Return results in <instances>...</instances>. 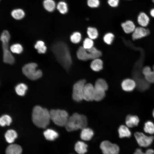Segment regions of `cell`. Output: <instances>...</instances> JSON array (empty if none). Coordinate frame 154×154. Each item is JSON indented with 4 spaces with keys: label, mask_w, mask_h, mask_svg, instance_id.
Listing matches in <instances>:
<instances>
[{
    "label": "cell",
    "mask_w": 154,
    "mask_h": 154,
    "mask_svg": "<svg viewBox=\"0 0 154 154\" xmlns=\"http://www.w3.org/2000/svg\"><path fill=\"white\" fill-rule=\"evenodd\" d=\"M5 137L6 141L8 143H13L17 138V134L16 131L13 129H9L6 132Z\"/></svg>",
    "instance_id": "cb8c5ba5"
},
{
    "label": "cell",
    "mask_w": 154,
    "mask_h": 154,
    "mask_svg": "<svg viewBox=\"0 0 154 154\" xmlns=\"http://www.w3.org/2000/svg\"><path fill=\"white\" fill-rule=\"evenodd\" d=\"M10 38L9 32L5 30L1 35L0 39L2 42L3 61L6 63L12 64L14 63L15 59L9 49V42Z\"/></svg>",
    "instance_id": "277c9868"
},
{
    "label": "cell",
    "mask_w": 154,
    "mask_h": 154,
    "mask_svg": "<svg viewBox=\"0 0 154 154\" xmlns=\"http://www.w3.org/2000/svg\"><path fill=\"white\" fill-rule=\"evenodd\" d=\"M22 148L17 144H11L9 145L6 150V154H21Z\"/></svg>",
    "instance_id": "e0dca14e"
},
{
    "label": "cell",
    "mask_w": 154,
    "mask_h": 154,
    "mask_svg": "<svg viewBox=\"0 0 154 154\" xmlns=\"http://www.w3.org/2000/svg\"><path fill=\"white\" fill-rule=\"evenodd\" d=\"M138 89L140 91H144L148 89L149 87V83L144 78H136L135 81Z\"/></svg>",
    "instance_id": "9a60e30c"
},
{
    "label": "cell",
    "mask_w": 154,
    "mask_h": 154,
    "mask_svg": "<svg viewBox=\"0 0 154 154\" xmlns=\"http://www.w3.org/2000/svg\"><path fill=\"white\" fill-rule=\"evenodd\" d=\"M88 145L84 142L78 141L75 144L74 149L75 151L79 154H84L87 151Z\"/></svg>",
    "instance_id": "7402d4cb"
},
{
    "label": "cell",
    "mask_w": 154,
    "mask_h": 154,
    "mask_svg": "<svg viewBox=\"0 0 154 154\" xmlns=\"http://www.w3.org/2000/svg\"><path fill=\"white\" fill-rule=\"evenodd\" d=\"M121 26L126 33H132L136 27L134 23L130 20H127L121 24Z\"/></svg>",
    "instance_id": "ac0fdd59"
},
{
    "label": "cell",
    "mask_w": 154,
    "mask_h": 154,
    "mask_svg": "<svg viewBox=\"0 0 154 154\" xmlns=\"http://www.w3.org/2000/svg\"><path fill=\"white\" fill-rule=\"evenodd\" d=\"M94 86V100L96 101L102 100L104 98L105 92L108 89V86L106 82L102 78H99L96 80Z\"/></svg>",
    "instance_id": "ba28073f"
},
{
    "label": "cell",
    "mask_w": 154,
    "mask_h": 154,
    "mask_svg": "<svg viewBox=\"0 0 154 154\" xmlns=\"http://www.w3.org/2000/svg\"><path fill=\"white\" fill-rule=\"evenodd\" d=\"M152 1L154 3V0H152Z\"/></svg>",
    "instance_id": "bcb514c9"
},
{
    "label": "cell",
    "mask_w": 154,
    "mask_h": 154,
    "mask_svg": "<svg viewBox=\"0 0 154 154\" xmlns=\"http://www.w3.org/2000/svg\"><path fill=\"white\" fill-rule=\"evenodd\" d=\"M132 38L135 40L145 37L149 34L150 31L148 29L142 27H136L132 33Z\"/></svg>",
    "instance_id": "4fadbf2b"
},
{
    "label": "cell",
    "mask_w": 154,
    "mask_h": 154,
    "mask_svg": "<svg viewBox=\"0 0 154 154\" xmlns=\"http://www.w3.org/2000/svg\"><path fill=\"white\" fill-rule=\"evenodd\" d=\"M35 48L37 50L38 52L40 54L44 53L47 49L44 43L41 40H38L37 42L35 45Z\"/></svg>",
    "instance_id": "83f0119b"
},
{
    "label": "cell",
    "mask_w": 154,
    "mask_h": 154,
    "mask_svg": "<svg viewBox=\"0 0 154 154\" xmlns=\"http://www.w3.org/2000/svg\"><path fill=\"white\" fill-rule=\"evenodd\" d=\"M153 70L154 72V65L153 66Z\"/></svg>",
    "instance_id": "f6af8a7d"
},
{
    "label": "cell",
    "mask_w": 154,
    "mask_h": 154,
    "mask_svg": "<svg viewBox=\"0 0 154 154\" xmlns=\"http://www.w3.org/2000/svg\"><path fill=\"white\" fill-rule=\"evenodd\" d=\"M154 151L151 149H147L145 153L143 152L141 149L139 148L137 149L133 154H153Z\"/></svg>",
    "instance_id": "ab89813d"
},
{
    "label": "cell",
    "mask_w": 154,
    "mask_h": 154,
    "mask_svg": "<svg viewBox=\"0 0 154 154\" xmlns=\"http://www.w3.org/2000/svg\"><path fill=\"white\" fill-rule=\"evenodd\" d=\"M27 89V86L23 83L18 84L15 88V90L17 94L20 96H24Z\"/></svg>",
    "instance_id": "f1b7e54d"
},
{
    "label": "cell",
    "mask_w": 154,
    "mask_h": 154,
    "mask_svg": "<svg viewBox=\"0 0 154 154\" xmlns=\"http://www.w3.org/2000/svg\"><path fill=\"white\" fill-rule=\"evenodd\" d=\"M152 70L151 68L150 67L146 66L143 68L142 71V74L144 76Z\"/></svg>",
    "instance_id": "b9f144b4"
},
{
    "label": "cell",
    "mask_w": 154,
    "mask_h": 154,
    "mask_svg": "<svg viewBox=\"0 0 154 154\" xmlns=\"http://www.w3.org/2000/svg\"><path fill=\"white\" fill-rule=\"evenodd\" d=\"M150 14L152 17H154V8L151 10L150 11Z\"/></svg>",
    "instance_id": "7bdbcfd3"
},
{
    "label": "cell",
    "mask_w": 154,
    "mask_h": 154,
    "mask_svg": "<svg viewBox=\"0 0 154 154\" xmlns=\"http://www.w3.org/2000/svg\"><path fill=\"white\" fill-rule=\"evenodd\" d=\"M52 50L58 62L66 70L70 68L72 60L68 46L62 42H58L52 46Z\"/></svg>",
    "instance_id": "6da1fadb"
},
{
    "label": "cell",
    "mask_w": 154,
    "mask_h": 154,
    "mask_svg": "<svg viewBox=\"0 0 154 154\" xmlns=\"http://www.w3.org/2000/svg\"><path fill=\"white\" fill-rule=\"evenodd\" d=\"M43 134L45 138L49 141L54 140L58 137V135L57 132L50 129H46L44 131Z\"/></svg>",
    "instance_id": "d4e9b609"
},
{
    "label": "cell",
    "mask_w": 154,
    "mask_h": 154,
    "mask_svg": "<svg viewBox=\"0 0 154 154\" xmlns=\"http://www.w3.org/2000/svg\"><path fill=\"white\" fill-rule=\"evenodd\" d=\"M57 8L59 12L63 14H66L68 11V5L64 1L59 2L57 5Z\"/></svg>",
    "instance_id": "f546056e"
},
{
    "label": "cell",
    "mask_w": 154,
    "mask_h": 154,
    "mask_svg": "<svg viewBox=\"0 0 154 154\" xmlns=\"http://www.w3.org/2000/svg\"><path fill=\"white\" fill-rule=\"evenodd\" d=\"M50 119L56 125L65 126L67 121L68 114L64 110H52L50 111Z\"/></svg>",
    "instance_id": "8992f818"
},
{
    "label": "cell",
    "mask_w": 154,
    "mask_h": 154,
    "mask_svg": "<svg viewBox=\"0 0 154 154\" xmlns=\"http://www.w3.org/2000/svg\"><path fill=\"white\" fill-rule=\"evenodd\" d=\"M93 135V131L90 128L86 127L82 129L80 136L82 139L89 141L91 139Z\"/></svg>",
    "instance_id": "d6986e66"
},
{
    "label": "cell",
    "mask_w": 154,
    "mask_h": 154,
    "mask_svg": "<svg viewBox=\"0 0 154 154\" xmlns=\"http://www.w3.org/2000/svg\"><path fill=\"white\" fill-rule=\"evenodd\" d=\"M119 136L121 138L129 137L131 135V132L127 126L120 125L118 129Z\"/></svg>",
    "instance_id": "603a6c76"
},
{
    "label": "cell",
    "mask_w": 154,
    "mask_h": 154,
    "mask_svg": "<svg viewBox=\"0 0 154 154\" xmlns=\"http://www.w3.org/2000/svg\"><path fill=\"white\" fill-rule=\"evenodd\" d=\"M135 138L139 145L141 147H146L152 143L154 137L147 136L142 132H137L134 134Z\"/></svg>",
    "instance_id": "8fae6325"
},
{
    "label": "cell",
    "mask_w": 154,
    "mask_h": 154,
    "mask_svg": "<svg viewBox=\"0 0 154 154\" xmlns=\"http://www.w3.org/2000/svg\"><path fill=\"white\" fill-rule=\"evenodd\" d=\"M12 122V119L9 115H4L2 116L0 118V124L3 127L6 125H9Z\"/></svg>",
    "instance_id": "d6a6232c"
},
{
    "label": "cell",
    "mask_w": 154,
    "mask_h": 154,
    "mask_svg": "<svg viewBox=\"0 0 154 154\" xmlns=\"http://www.w3.org/2000/svg\"><path fill=\"white\" fill-rule=\"evenodd\" d=\"M12 16L17 20H20L23 19L25 15L24 11L20 9L13 10L11 13Z\"/></svg>",
    "instance_id": "4316f807"
},
{
    "label": "cell",
    "mask_w": 154,
    "mask_h": 154,
    "mask_svg": "<svg viewBox=\"0 0 154 154\" xmlns=\"http://www.w3.org/2000/svg\"><path fill=\"white\" fill-rule=\"evenodd\" d=\"M94 44L93 40L89 38H87L84 40L82 46L85 49L88 50L93 47Z\"/></svg>",
    "instance_id": "d590c367"
},
{
    "label": "cell",
    "mask_w": 154,
    "mask_h": 154,
    "mask_svg": "<svg viewBox=\"0 0 154 154\" xmlns=\"http://www.w3.org/2000/svg\"><path fill=\"white\" fill-rule=\"evenodd\" d=\"M114 35L112 33H109L106 34L103 38L104 42L108 44H111L114 39Z\"/></svg>",
    "instance_id": "8d00e7d4"
},
{
    "label": "cell",
    "mask_w": 154,
    "mask_h": 154,
    "mask_svg": "<svg viewBox=\"0 0 154 154\" xmlns=\"http://www.w3.org/2000/svg\"><path fill=\"white\" fill-rule=\"evenodd\" d=\"M86 80L84 79L80 80L74 84L72 97L75 101L80 102L83 99V92Z\"/></svg>",
    "instance_id": "9c48e42d"
},
{
    "label": "cell",
    "mask_w": 154,
    "mask_h": 154,
    "mask_svg": "<svg viewBox=\"0 0 154 154\" xmlns=\"http://www.w3.org/2000/svg\"><path fill=\"white\" fill-rule=\"evenodd\" d=\"M87 119L86 116L77 113L73 114L68 117L65 125L66 130L71 131L86 127Z\"/></svg>",
    "instance_id": "3957f363"
},
{
    "label": "cell",
    "mask_w": 154,
    "mask_h": 154,
    "mask_svg": "<svg viewBox=\"0 0 154 154\" xmlns=\"http://www.w3.org/2000/svg\"><path fill=\"white\" fill-rule=\"evenodd\" d=\"M87 33L89 38L92 40L97 38L98 35L96 29L92 27H89L87 28Z\"/></svg>",
    "instance_id": "1f68e13d"
},
{
    "label": "cell",
    "mask_w": 154,
    "mask_h": 154,
    "mask_svg": "<svg viewBox=\"0 0 154 154\" xmlns=\"http://www.w3.org/2000/svg\"><path fill=\"white\" fill-rule=\"evenodd\" d=\"M144 76L145 79L149 83H154V72L153 70Z\"/></svg>",
    "instance_id": "f35d334b"
},
{
    "label": "cell",
    "mask_w": 154,
    "mask_h": 154,
    "mask_svg": "<svg viewBox=\"0 0 154 154\" xmlns=\"http://www.w3.org/2000/svg\"><path fill=\"white\" fill-rule=\"evenodd\" d=\"M119 2V0H108V5L112 7H117L118 5Z\"/></svg>",
    "instance_id": "60d3db41"
},
{
    "label": "cell",
    "mask_w": 154,
    "mask_h": 154,
    "mask_svg": "<svg viewBox=\"0 0 154 154\" xmlns=\"http://www.w3.org/2000/svg\"><path fill=\"white\" fill-rule=\"evenodd\" d=\"M37 64L35 63H30L25 65L22 68L23 74L28 78L35 80L40 78L42 72L40 70H37Z\"/></svg>",
    "instance_id": "52a82bcc"
},
{
    "label": "cell",
    "mask_w": 154,
    "mask_h": 154,
    "mask_svg": "<svg viewBox=\"0 0 154 154\" xmlns=\"http://www.w3.org/2000/svg\"><path fill=\"white\" fill-rule=\"evenodd\" d=\"M139 121V117L136 116L129 115L126 117L125 123L127 126L133 127L138 125Z\"/></svg>",
    "instance_id": "2e32d148"
},
{
    "label": "cell",
    "mask_w": 154,
    "mask_h": 154,
    "mask_svg": "<svg viewBox=\"0 0 154 154\" xmlns=\"http://www.w3.org/2000/svg\"><path fill=\"white\" fill-rule=\"evenodd\" d=\"M100 147L103 154H118L119 151L118 145L108 141L102 142Z\"/></svg>",
    "instance_id": "30bf717a"
},
{
    "label": "cell",
    "mask_w": 154,
    "mask_h": 154,
    "mask_svg": "<svg viewBox=\"0 0 154 154\" xmlns=\"http://www.w3.org/2000/svg\"><path fill=\"white\" fill-rule=\"evenodd\" d=\"M102 55L101 52L94 46L88 50L85 49L82 46H80L76 52L78 58L83 61L94 60L99 58Z\"/></svg>",
    "instance_id": "5b68a950"
},
{
    "label": "cell",
    "mask_w": 154,
    "mask_h": 154,
    "mask_svg": "<svg viewBox=\"0 0 154 154\" xmlns=\"http://www.w3.org/2000/svg\"><path fill=\"white\" fill-rule=\"evenodd\" d=\"M10 49L13 53L19 54L22 52L23 48L21 44L17 43L12 45L10 47Z\"/></svg>",
    "instance_id": "836d02e7"
},
{
    "label": "cell",
    "mask_w": 154,
    "mask_h": 154,
    "mask_svg": "<svg viewBox=\"0 0 154 154\" xmlns=\"http://www.w3.org/2000/svg\"><path fill=\"white\" fill-rule=\"evenodd\" d=\"M136 86V84L135 80L130 78L123 80L121 84L122 89L126 92L132 91Z\"/></svg>",
    "instance_id": "5bb4252c"
},
{
    "label": "cell",
    "mask_w": 154,
    "mask_h": 154,
    "mask_svg": "<svg viewBox=\"0 0 154 154\" xmlns=\"http://www.w3.org/2000/svg\"><path fill=\"white\" fill-rule=\"evenodd\" d=\"M32 119L37 127L45 128L49 124L51 119L50 112L46 108L36 106L33 109Z\"/></svg>",
    "instance_id": "7a4b0ae2"
},
{
    "label": "cell",
    "mask_w": 154,
    "mask_h": 154,
    "mask_svg": "<svg viewBox=\"0 0 154 154\" xmlns=\"http://www.w3.org/2000/svg\"><path fill=\"white\" fill-rule=\"evenodd\" d=\"M87 4L88 6L91 8H96L100 5L99 0H87Z\"/></svg>",
    "instance_id": "74e56055"
},
{
    "label": "cell",
    "mask_w": 154,
    "mask_h": 154,
    "mask_svg": "<svg viewBox=\"0 0 154 154\" xmlns=\"http://www.w3.org/2000/svg\"><path fill=\"white\" fill-rule=\"evenodd\" d=\"M149 18L147 15L144 12L140 13L137 17V22L141 26L145 27L148 25Z\"/></svg>",
    "instance_id": "ffe728a7"
},
{
    "label": "cell",
    "mask_w": 154,
    "mask_h": 154,
    "mask_svg": "<svg viewBox=\"0 0 154 154\" xmlns=\"http://www.w3.org/2000/svg\"><path fill=\"white\" fill-rule=\"evenodd\" d=\"M81 39V35L79 32H74L70 36V40L73 43L76 44L78 43Z\"/></svg>",
    "instance_id": "e575fe53"
},
{
    "label": "cell",
    "mask_w": 154,
    "mask_h": 154,
    "mask_svg": "<svg viewBox=\"0 0 154 154\" xmlns=\"http://www.w3.org/2000/svg\"><path fill=\"white\" fill-rule=\"evenodd\" d=\"M90 67L94 71H100L103 68V61L98 58L94 59L91 62Z\"/></svg>",
    "instance_id": "44dd1931"
},
{
    "label": "cell",
    "mask_w": 154,
    "mask_h": 154,
    "mask_svg": "<svg viewBox=\"0 0 154 154\" xmlns=\"http://www.w3.org/2000/svg\"><path fill=\"white\" fill-rule=\"evenodd\" d=\"M144 131L146 133L152 134L154 133V123L148 121L144 124L143 127Z\"/></svg>",
    "instance_id": "4dcf8cb0"
},
{
    "label": "cell",
    "mask_w": 154,
    "mask_h": 154,
    "mask_svg": "<svg viewBox=\"0 0 154 154\" xmlns=\"http://www.w3.org/2000/svg\"><path fill=\"white\" fill-rule=\"evenodd\" d=\"M43 5L44 9L50 12L53 11L56 7V4L53 0H44Z\"/></svg>",
    "instance_id": "484cf974"
},
{
    "label": "cell",
    "mask_w": 154,
    "mask_h": 154,
    "mask_svg": "<svg viewBox=\"0 0 154 154\" xmlns=\"http://www.w3.org/2000/svg\"><path fill=\"white\" fill-rule=\"evenodd\" d=\"M94 86L91 83L86 84L84 90L83 98L87 101L94 100Z\"/></svg>",
    "instance_id": "7c38bea8"
},
{
    "label": "cell",
    "mask_w": 154,
    "mask_h": 154,
    "mask_svg": "<svg viewBox=\"0 0 154 154\" xmlns=\"http://www.w3.org/2000/svg\"><path fill=\"white\" fill-rule=\"evenodd\" d=\"M153 117H154V110H153Z\"/></svg>",
    "instance_id": "ee69618b"
}]
</instances>
